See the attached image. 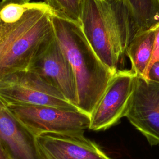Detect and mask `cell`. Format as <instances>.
Segmentation results:
<instances>
[{
	"label": "cell",
	"instance_id": "cell-1",
	"mask_svg": "<svg viewBox=\"0 0 159 159\" xmlns=\"http://www.w3.org/2000/svg\"><path fill=\"white\" fill-rule=\"evenodd\" d=\"M52 20L55 38L74 74L76 107L91 117L114 73L97 56L78 23L54 13Z\"/></svg>",
	"mask_w": 159,
	"mask_h": 159
},
{
	"label": "cell",
	"instance_id": "cell-2",
	"mask_svg": "<svg viewBox=\"0 0 159 159\" xmlns=\"http://www.w3.org/2000/svg\"><path fill=\"white\" fill-rule=\"evenodd\" d=\"M79 24L97 56L115 73L137 33L124 1L85 0Z\"/></svg>",
	"mask_w": 159,
	"mask_h": 159
},
{
	"label": "cell",
	"instance_id": "cell-3",
	"mask_svg": "<svg viewBox=\"0 0 159 159\" xmlns=\"http://www.w3.org/2000/svg\"><path fill=\"white\" fill-rule=\"evenodd\" d=\"M53 13L44 2H35L17 22L0 21V81L11 74L27 70L54 39Z\"/></svg>",
	"mask_w": 159,
	"mask_h": 159
},
{
	"label": "cell",
	"instance_id": "cell-4",
	"mask_svg": "<svg viewBox=\"0 0 159 159\" xmlns=\"http://www.w3.org/2000/svg\"><path fill=\"white\" fill-rule=\"evenodd\" d=\"M7 106L35 138L45 133L83 135L90 125V116L78 109L22 104Z\"/></svg>",
	"mask_w": 159,
	"mask_h": 159
},
{
	"label": "cell",
	"instance_id": "cell-5",
	"mask_svg": "<svg viewBox=\"0 0 159 159\" xmlns=\"http://www.w3.org/2000/svg\"><path fill=\"white\" fill-rule=\"evenodd\" d=\"M0 98L7 105L47 106L78 110L58 89L29 70L11 74L1 80Z\"/></svg>",
	"mask_w": 159,
	"mask_h": 159
},
{
	"label": "cell",
	"instance_id": "cell-6",
	"mask_svg": "<svg viewBox=\"0 0 159 159\" xmlns=\"http://www.w3.org/2000/svg\"><path fill=\"white\" fill-rule=\"evenodd\" d=\"M137 75L130 69L117 70L90 117L89 129H107L125 117L133 95Z\"/></svg>",
	"mask_w": 159,
	"mask_h": 159
},
{
	"label": "cell",
	"instance_id": "cell-7",
	"mask_svg": "<svg viewBox=\"0 0 159 159\" xmlns=\"http://www.w3.org/2000/svg\"><path fill=\"white\" fill-rule=\"evenodd\" d=\"M125 117L150 145H159V83L137 76Z\"/></svg>",
	"mask_w": 159,
	"mask_h": 159
},
{
	"label": "cell",
	"instance_id": "cell-8",
	"mask_svg": "<svg viewBox=\"0 0 159 159\" xmlns=\"http://www.w3.org/2000/svg\"><path fill=\"white\" fill-rule=\"evenodd\" d=\"M28 70L41 76L76 107V89L73 70L55 36L35 57Z\"/></svg>",
	"mask_w": 159,
	"mask_h": 159
},
{
	"label": "cell",
	"instance_id": "cell-9",
	"mask_svg": "<svg viewBox=\"0 0 159 159\" xmlns=\"http://www.w3.org/2000/svg\"><path fill=\"white\" fill-rule=\"evenodd\" d=\"M35 140L40 159H111L84 135L45 133Z\"/></svg>",
	"mask_w": 159,
	"mask_h": 159
},
{
	"label": "cell",
	"instance_id": "cell-10",
	"mask_svg": "<svg viewBox=\"0 0 159 159\" xmlns=\"http://www.w3.org/2000/svg\"><path fill=\"white\" fill-rule=\"evenodd\" d=\"M0 141L11 159H40L35 138L1 98Z\"/></svg>",
	"mask_w": 159,
	"mask_h": 159
},
{
	"label": "cell",
	"instance_id": "cell-11",
	"mask_svg": "<svg viewBox=\"0 0 159 159\" xmlns=\"http://www.w3.org/2000/svg\"><path fill=\"white\" fill-rule=\"evenodd\" d=\"M155 41V29L153 27L136 33L125 51L130 61V70L143 79L152 56Z\"/></svg>",
	"mask_w": 159,
	"mask_h": 159
},
{
	"label": "cell",
	"instance_id": "cell-12",
	"mask_svg": "<svg viewBox=\"0 0 159 159\" xmlns=\"http://www.w3.org/2000/svg\"><path fill=\"white\" fill-rule=\"evenodd\" d=\"M134 22L137 32L155 27L159 23L158 0H124Z\"/></svg>",
	"mask_w": 159,
	"mask_h": 159
},
{
	"label": "cell",
	"instance_id": "cell-13",
	"mask_svg": "<svg viewBox=\"0 0 159 159\" xmlns=\"http://www.w3.org/2000/svg\"><path fill=\"white\" fill-rule=\"evenodd\" d=\"M85 0H44L53 13L60 17L80 24Z\"/></svg>",
	"mask_w": 159,
	"mask_h": 159
},
{
	"label": "cell",
	"instance_id": "cell-14",
	"mask_svg": "<svg viewBox=\"0 0 159 159\" xmlns=\"http://www.w3.org/2000/svg\"><path fill=\"white\" fill-rule=\"evenodd\" d=\"M32 0H2L0 1V21L14 24L19 21L35 2Z\"/></svg>",
	"mask_w": 159,
	"mask_h": 159
},
{
	"label": "cell",
	"instance_id": "cell-15",
	"mask_svg": "<svg viewBox=\"0 0 159 159\" xmlns=\"http://www.w3.org/2000/svg\"><path fill=\"white\" fill-rule=\"evenodd\" d=\"M155 45H154L152 56L151 60L150 61V63L148 64V68H147L146 73H145V78H144L145 80H146L147 74L150 68L151 67V66L155 62H157V61L159 62V23L157 24L155 26Z\"/></svg>",
	"mask_w": 159,
	"mask_h": 159
},
{
	"label": "cell",
	"instance_id": "cell-16",
	"mask_svg": "<svg viewBox=\"0 0 159 159\" xmlns=\"http://www.w3.org/2000/svg\"><path fill=\"white\" fill-rule=\"evenodd\" d=\"M145 80H150L159 83V62L154 63L150 68Z\"/></svg>",
	"mask_w": 159,
	"mask_h": 159
},
{
	"label": "cell",
	"instance_id": "cell-17",
	"mask_svg": "<svg viewBox=\"0 0 159 159\" xmlns=\"http://www.w3.org/2000/svg\"><path fill=\"white\" fill-rule=\"evenodd\" d=\"M0 159H11L0 141Z\"/></svg>",
	"mask_w": 159,
	"mask_h": 159
},
{
	"label": "cell",
	"instance_id": "cell-18",
	"mask_svg": "<svg viewBox=\"0 0 159 159\" xmlns=\"http://www.w3.org/2000/svg\"><path fill=\"white\" fill-rule=\"evenodd\" d=\"M158 2H159V0H158Z\"/></svg>",
	"mask_w": 159,
	"mask_h": 159
}]
</instances>
